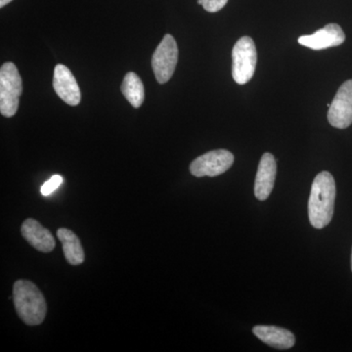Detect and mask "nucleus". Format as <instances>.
Returning <instances> with one entry per match:
<instances>
[{"mask_svg":"<svg viewBox=\"0 0 352 352\" xmlns=\"http://www.w3.org/2000/svg\"><path fill=\"white\" fill-rule=\"evenodd\" d=\"M21 233L25 240L39 252L46 254L55 249L56 242L52 234L36 219H25L21 227Z\"/></svg>","mask_w":352,"mask_h":352,"instance_id":"11","label":"nucleus"},{"mask_svg":"<svg viewBox=\"0 0 352 352\" xmlns=\"http://www.w3.org/2000/svg\"><path fill=\"white\" fill-rule=\"evenodd\" d=\"M252 332L268 346L279 349H288L295 346L296 339L293 333L276 326H256Z\"/></svg>","mask_w":352,"mask_h":352,"instance_id":"12","label":"nucleus"},{"mask_svg":"<svg viewBox=\"0 0 352 352\" xmlns=\"http://www.w3.org/2000/svg\"><path fill=\"white\" fill-rule=\"evenodd\" d=\"M13 0H0V7L1 8H3L4 6H6L7 4L10 3V2H12Z\"/></svg>","mask_w":352,"mask_h":352,"instance_id":"17","label":"nucleus"},{"mask_svg":"<svg viewBox=\"0 0 352 352\" xmlns=\"http://www.w3.org/2000/svg\"><path fill=\"white\" fill-rule=\"evenodd\" d=\"M258 52L256 44L250 36H243L232 50V76L238 85H245L256 72Z\"/></svg>","mask_w":352,"mask_h":352,"instance_id":"4","label":"nucleus"},{"mask_svg":"<svg viewBox=\"0 0 352 352\" xmlns=\"http://www.w3.org/2000/svg\"><path fill=\"white\" fill-rule=\"evenodd\" d=\"M336 194L333 176L328 171L317 175L308 201V217L314 228L322 229L330 223L335 210Z\"/></svg>","mask_w":352,"mask_h":352,"instance_id":"1","label":"nucleus"},{"mask_svg":"<svg viewBox=\"0 0 352 352\" xmlns=\"http://www.w3.org/2000/svg\"><path fill=\"white\" fill-rule=\"evenodd\" d=\"M53 87L58 96L69 106H78L82 99L80 87L68 67L59 64L55 67Z\"/></svg>","mask_w":352,"mask_h":352,"instance_id":"8","label":"nucleus"},{"mask_svg":"<svg viewBox=\"0 0 352 352\" xmlns=\"http://www.w3.org/2000/svg\"><path fill=\"white\" fill-rule=\"evenodd\" d=\"M57 237L63 245L65 258L71 265H80L85 261L83 252L80 238L73 231L67 228H60L57 231Z\"/></svg>","mask_w":352,"mask_h":352,"instance_id":"13","label":"nucleus"},{"mask_svg":"<svg viewBox=\"0 0 352 352\" xmlns=\"http://www.w3.org/2000/svg\"><path fill=\"white\" fill-rule=\"evenodd\" d=\"M122 92L129 104H131L132 107L136 109L141 107L144 102V85L141 78L133 72H129L124 76L122 85Z\"/></svg>","mask_w":352,"mask_h":352,"instance_id":"14","label":"nucleus"},{"mask_svg":"<svg viewBox=\"0 0 352 352\" xmlns=\"http://www.w3.org/2000/svg\"><path fill=\"white\" fill-rule=\"evenodd\" d=\"M16 311L29 326L41 325L47 312V305L41 289L29 280H18L13 287Z\"/></svg>","mask_w":352,"mask_h":352,"instance_id":"2","label":"nucleus"},{"mask_svg":"<svg viewBox=\"0 0 352 352\" xmlns=\"http://www.w3.org/2000/svg\"><path fill=\"white\" fill-rule=\"evenodd\" d=\"M23 92L22 78L17 67L7 62L0 69V112L6 118H12L19 108Z\"/></svg>","mask_w":352,"mask_h":352,"instance_id":"3","label":"nucleus"},{"mask_svg":"<svg viewBox=\"0 0 352 352\" xmlns=\"http://www.w3.org/2000/svg\"><path fill=\"white\" fill-rule=\"evenodd\" d=\"M62 183H63V177L61 175H53L50 180H47L41 186V194L45 197L50 196L51 194L54 193L61 186Z\"/></svg>","mask_w":352,"mask_h":352,"instance_id":"15","label":"nucleus"},{"mask_svg":"<svg viewBox=\"0 0 352 352\" xmlns=\"http://www.w3.org/2000/svg\"><path fill=\"white\" fill-rule=\"evenodd\" d=\"M328 120L336 129H344L352 124V80L342 83L328 111Z\"/></svg>","mask_w":352,"mask_h":352,"instance_id":"7","label":"nucleus"},{"mask_svg":"<svg viewBox=\"0 0 352 352\" xmlns=\"http://www.w3.org/2000/svg\"><path fill=\"white\" fill-rule=\"evenodd\" d=\"M177 62V43L171 34H166L152 57V68L157 82L164 85L170 80Z\"/></svg>","mask_w":352,"mask_h":352,"instance_id":"5","label":"nucleus"},{"mask_svg":"<svg viewBox=\"0 0 352 352\" xmlns=\"http://www.w3.org/2000/svg\"><path fill=\"white\" fill-rule=\"evenodd\" d=\"M199 6H203V0H198Z\"/></svg>","mask_w":352,"mask_h":352,"instance_id":"18","label":"nucleus"},{"mask_svg":"<svg viewBox=\"0 0 352 352\" xmlns=\"http://www.w3.org/2000/svg\"><path fill=\"white\" fill-rule=\"evenodd\" d=\"M351 270H352V252H351Z\"/></svg>","mask_w":352,"mask_h":352,"instance_id":"19","label":"nucleus"},{"mask_svg":"<svg viewBox=\"0 0 352 352\" xmlns=\"http://www.w3.org/2000/svg\"><path fill=\"white\" fill-rule=\"evenodd\" d=\"M276 173V160L270 153H265L259 162L254 182V196L258 200L265 201L270 196L274 187Z\"/></svg>","mask_w":352,"mask_h":352,"instance_id":"10","label":"nucleus"},{"mask_svg":"<svg viewBox=\"0 0 352 352\" xmlns=\"http://www.w3.org/2000/svg\"><path fill=\"white\" fill-rule=\"evenodd\" d=\"M346 41V34L338 24H328L323 29L318 30L309 36H302L298 38V43L314 50L339 46Z\"/></svg>","mask_w":352,"mask_h":352,"instance_id":"9","label":"nucleus"},{"mask_svg":"<svg viewBox=\"0 0 352 352\" xmlns=\"http://www.w3.org/2000/svg\"><path fill=\"white\" fill-rule=\"evenodd\" d=\"M233 164L232 153L227 150H214L194 160L190 164V173L196 177H214L226 173Z\"/></svg>","mask_w":352,"mask_h":352,"instance_id":"6","label":"nucleus"},{"mask_svg":"<svg viewBox=\"0 0 352 352\" xmlns=\"http://www.w3.org/2000/svg\"><path fill=\"white\" fill-rule=\"evenodd\" d=\"M228 0H203V7L210 13L219 12L226 6Z\"/></svg>","mask_w":352,"mask_h":352,"instance_id":"16","label":"nucleus"}]
</instances>
